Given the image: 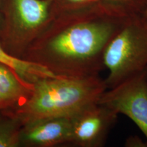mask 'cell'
Returning a JSON list of instances; mask_svg holds the SVG:
<instances>
[{
    "mask_svg": "<svg viewBox=\"0 0 147 147\" xmlns=\"http://www.w3.org/2000/svg\"><path fill=\"white\" fill-rule=\"evenodd\" d=\"M131 15L104 3L59 12L28 46L23 59L57 76H98L106 47Z\"/></svg>",
    "mask_w": 147,
    "mask_h": 147,
    "instance_id": "obj_1",
    "label": "cell"
},
{
    "mask_svg": "<svg viewBox=\"0 0 147 147\" xmlns=\"http://www.w3.org/2000/svg\"><path fill=\"white\" fill-rule=\"evenodd\" d=\"M108 89L100 75L88 77L57 76L34 83L30 95L9 117L21 125L44 118L71 117L97 102Z\"/></svg>",
    "mask_w": 147,
    "mask_h": 147,
    "instance_id": "obj_2",
    "label": "cell"
},
{
    "mask_svg": "<svg viewBox=\"0 0 147 147\" xmlns=\"http://www.w3.org/2000/svg\"><path fill=\"white\" fill-rule=\"evenodd\" d=\"M108 88L147 68V18L132 15L112 38L103 58Z\"/></svg>",
    "mask_w": 147,
    "mask_h": 147,
    "instance_id": "obj_3",
    "label": "cell"
},
{
    "mask_svg": "<svg viewBox=\"0 0 147 147\" xmlns=\"http://www.w3.org/2000/svg\"><path fill=\"white\" fill-rule=\"evenodd\" d=\"M57 12L55 0H9V25L3 46L23 54Z\"/></svg>",
    "mask_w": 147,
    "mask_h": 147,
    "instance_id": "obj_4",
    "label": "cell"
},
{
    "mask_svg": "<svg viewBox=\"0 0 147 147\" xmlns=\"http://www.w3.org/2000/svg\"><path fill=\"white\" fill-rule=\"evenodd\" d=\"M100 104L133 121L147 140V78L145 71L134 75L101 95Z\"/></svg>",
    "mask_w": 147,
    "mask_h": 147,
    "instance_id": "obj_5",
    "label": "cell"
},
{
    "mask_svg": "<svg viewBox=\"0 0 147 147\" xmlns=\"http://www.w3.org/2000/svg\"><path fill=\"white\" fill-rule=\"evenodd\" d=\"M119 115L96 102L71 117L69 144L81 147H102L117 123Z\"/></svg>",
    "mask_w": 147,
    "mask_h": 147,
    "instance_id": "obj_6",
    "label": "cell"
},
{
    "mask_svg": "<svg viewBox=\"0 0 147 147\" xmlns=\"http://www.w3.org/2000/svg\"><path fill=\"white\" fill-rule=\"evenodd\" d=\"M71 120L69 117H50L35 120L23 125L21 144L50 147L69 144Z\"/></svg>",
    "mask_w": 147,
    "mask_h": 147,
    "instance_id": "obj_7",
    "label": "cell"
},
{
    "mask_svg": "<svg viewBox=\"0 0 147 147\" xmlns=\"http://www.w3.org/2000/svg\"><path fill=\"white\" fill-rule=\"evenodd\" d=\"M0 63L8 67L23 83L33 89L40 79L57 76L45 66L12 55L0 45Z\"/></svg>",
    "mask_w": 147,
    "mask_h": 147,
    "instance_id": "obj_8",
    "label": "cell"
},
{
    "mask_svg": "<svg viewBox=\"0 0 147 147\" xmlns=\"http://www.w3.org/2000/svg\"><path fill=\"white\" fill-rule=\"evenodd\" d=\"M32 90L8 67L0 63V93L8 104L9 108L23 104Z\"/></svg>",
    "mask_w": 147,
    "mask_h": 147,
    "instance_id": "obj_9",
    "label": "cell"
},
{
    "mask_svg": "<svg viewBox=\"0 0 147 147\" xmlns=\"http://www.w3.org/2000/svg\"><path fill=\"white\" fill-rule=\"evenodd\" d=\"M21 124L16 119L0 120V147H16L21 144Z\"/></svg>",
    "mask_w": 147,
    "mask_h": 147,
    "instance_id": "obj_10",
    "label": "cell"
},
{
    "mask_svg": "<svg viewBox=\"0 0 147 147\" xmlns=\"http://www.w3.org/2000/svg\"><path fill=\"white\" fill-rule=\"evenodd\" d=\"M102 2L132 16L144 14L147 0H102Z\"/></svg>",
    "mask_w": 147,
    "mask_h": 147,
    "instance_id": "obj_11",
    "label": "cell"
},
{
    "mask_svg": "<svg viewBox=\"0 0 147 147\" xmlns=\"http://www.w3.org/2000/svg\"><path fill=\"white\" fill-rule=\"evenodd\" d=\"M102 2V0H55L57 12L82 10Z\"/></svg>",
    "mask_w": 147,
    "mask_h": 147,
    "instance_id": "obj_12",
    "label": "cell"
},
{
    "mask_svg": "<svg viewBox=\"0 0 147 147\" xmlns=\"http://www.w3.org/2000/svg\"><path fill=\"white\" fill-rule=\"evenodd\" d=\"M124 146L126 147H147V140H144L137 135L129 136L126 138Z\"/></svg>",
    "mask_w": 147,
    "mask_h": 147,
    "instance_id": "obj_13",
    "label": "cell"
},
{
    "mask_svg": "<svg viewBox=\"0 0 147 147\" xmlns=\"http://www.w3.org/2000/svg\"><path fill=\"white\" fill-rule=\"evenodd\" d=\"M9 105L0 93V110L9 109Z\"/></svg>",
    "mask_w": 147,
    "mask_h": 147,
    "instance_id": "obj_14",
    "label": "cell"
},
{
    "mask_svg": "<svg viewBox=\"0 0 147 147\" xmlns=\"http://www.w3.org/2000/svg\"><path fill=\"white\" fill-rule=\"evenodd\" d=\"M143 15H144L145 17L147 18V2H146V8H145V10H144V14H143Z\"/></svg>",
    "mask_w": 147,
    "mask_h": 147,
    "instance_id": "obj_15",
    "label": "cell"
},
{
    "mask_svg": "<svg viewBox=\"0 0 147 147\" xmlns=\"http://www.w3.org/2000/svg\"><path fill=\"white\" fill-rule=\"evenodd\" d=\"M145 74H146V78H147V68L146 70H145Z\"/></svg>",
    "mask_w": 147,
    "mask_h": 147,
    "instance_id": "obj_16",
    "label": "cell"
}]
</instances>
